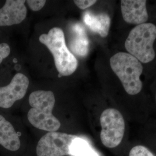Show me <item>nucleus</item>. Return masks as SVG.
<instances>
[{
	"instance_id": "nucleus-13",
	"label": "nucleus",
	"mask_w": 156,
	"mask_h": 156,
	"mask_svg": "<svg viewBox=\"0 0 156 156\" xmlns=\"http://www.w3.org/2000/svg\"><path fill=\"white\" fill-rule=\"evenodd\" d=\"M71 156H99L90 146L88 142L78 136L75 139L71 147Z\"/></svg>"
},
{
	"instance_id": "nucleus-8",
	"label": "nucleus",
	"mask_w": 156,
	"mask_h": 156,
	"mask_svg": "<svg viewBox=\"0 0 156 156\" xmlns=\"http://www.w3.org/2000/svg\"><path fill=\"white\" fill-rule=\"evenodd\" d=\"M24 0H7L0 9V26H11L20 24L27 16Z\"/></svg>"
},
{
	"instance_id": "nucleus-18",
	"label": "nucleus",
	"mask_w": 156,
	"mask_h": 156,
	"mask_svg": "<svg viewBox=\"0 0 156 156\" xmlns=\"http://www.w3.org/2000/svg\"></svg>"
},
{
	"instance_id": "nucleus-12",
	"label": "nucleus",
	"mask_w": 156,
	"mask_h": 156,
	"mask_svg": "<svg viewBox=\"0 0 156 156\" xmlns=\"http://www.w3.org/2000/svg\"><path fill=\"white\" fill-rule=\"evenodd\" d=\"M83 21L92 31L98 34L101 37L105 38L108 35L111 18L106 13L94 14L91 12H86L83 15Z\"/></svg>"
},
{
	"instance_id": "nucleus-7",
	"label": "nucleus",
	"mask_w": 156,
	"mask_h": 156,
	"mask_svg": "<svg viewBox=\"0 0 156 156\" xmlns=\"http://www.w3.org/2000/svg\"><path fill=\"white\" fill-rule=\"evenodd\" d=\"M28 78L22 73H17L10 83L0 87V108L8 109L17 101L25 96L29 86Z\"/></svg>"
},
{
	"instance_id": "nucleus-15",
	"label": "nucleus",
	"mask_w": 156,
	"mask_h": 156,
	"mask_svg": "<svg viewBox=\"0 0 156 156\" xmlns=\"http://www.w3.org/2000/svg\"><path fill=\"white\" fill-rule=\"evenodd\" d=\"M45 0H28L26 1L29 8L33 11H39L46 4Z\"/></svg>"
},
{
	"instance_id": "nucleus-14",
	"label": "nucleus",
	"mask_w": 156,
	"mask_h": 156,
	"mask_svg": "<svg viewBox=\"0 0 156 156\" xmlns=\"http://www.w3.org/2000/svg\"><path fill=\"white\" fill-rule=\"evenodd\" d=\"M129 156H154L144 146H136L131 149L129 151Z\"/></svg>"
},
{
	"instance_id": "nucleus-4",
	"label": "nucleus",
	"mask_w": 156,
	"mask_h": 156,
	"mask_svg": "<svg viewBox=\"0 0 156 156\" xmlns=\"http://www.w3.org/2000/svg\"><path fill=\"white\" fill-rule=\"evenodd\" d=\"M156 39V26L146 23L135 26L128 34L125 48L128 53L140 62L148 63L155 58L153 44Z\"/></svg>"
},
{
	"instance_id": "nucleus-5",
	"label": "nucleus",
	"mask_w": 156,
	"mask_h": 156,
	"mask_svg": "<svg viewBox=\"0 0 156 156\" xmlns=\"http://www.w3.org/2000/svg\"><path fill=\"white\" fill-rule=\"evenodd\" d=\"M100 123L102 144L108 148L120 145L125 131V122L121 113L114 108L106 109L101 115Z\"/></svg>"
},
{
	"instance_id": "nucleus-1",
	"label": "nucleus",
	"mask_w": 156,
	"mask_h": 156,
	"mask_svg": "<svg viewBox=\"0 0 156 156\" xmlns=\"http://www.w3.org/2000/svg\"><path fill=\"white\" fill-rule=\"evenodd\" d=\"M31 108L27 114L29 122L34 127L48 132L57 131L61 126L58 119L53 114L55 97L50 90H37L29 96Z\"/></svg>"
},
{
	"instance_id": "nucleus-2",
	"label": "nucleus",
	"mask_w": 156,
	"mask_h": 156,
	"mask_svg": "<svg viewBox=\"0 0 156 156\" xmlns=\"http://www.w3.org/2000/svg\"><path fill=\"white\" fill-rule=\"evenodd\" d=\"M39 40L53 56L56 69L60 75L67 76L75 72L78 67V60L68 48L62 29L53 27L48 33L42 34Z\"/></svg>"
},
{
	"instance_id": "nucleus-3",
	"label": "nucleus",
	"mask_w": 156,
	"mask_h": 156,
	"mask_svg": "<svg viewBox=\"0 0 156 156\" xmlns=\"http://www.w3.org/2000/svg\"><path fill=\"white\" fill-rule=\"evenodd\" d=\"M112 69L121 81L127 93L136 95L142 89L140 76L143 72L141 62L135 57L125 52H119L110 58Z\"/></svg>"
},
{
	"instance_id": "nucleus-17",
	"label": "nucleus",
	"mask_w": 156,
	"mask_h": 156,
	"mask_svg": "<svg viewBox=\"0 0 156 156\" xmlns=\"http://www.w3.org/2000/svg\"><path fill=\"white\" fill-rule=\"evenodd\" d=\"M10 46L6 43L0 44V64L2 61L10 55Z\"/></svg>"
},
{
	"instance_id": "nucleus-16",
	"label": "nucleus",
	"mask_w": 156,
	"mask_h": 156,
	"mask_svg": "<svg viewBox=\"0 0 156 156\" xmlns=\"http://www.w3.org/2000/svg\"><path fill=\"white\" fill-rule=\"evenodd\" d=\"M74 4L80 9H85L93 5L97 2L95 0H75Z\"/></svg>"
},
{
	"instance_id": "nucleus-11",
	"label": "nucleus",
	"mask_w": 156,
	"mask_h": 156,
	"mask_svg": "<svg viewBox=\"0 0 156 156\" xmlns=\"http://www.w3.org/2000/svg\"><path fill=\"white\" fill-rule=\"evenodd\" d=\"M0 145L6 149L18 151L21 145L19 136L11 123L0 115Z\"/></svg>"
},
{
	"instance_id": "nucleus-6",
	"label": "nucleus",
	"mask_w": 156,
	"mask_h": 156,
	"mask_svg": "<svg viewBox=\"0 0 156 156\" xmlns=\"http://www.w3.org/2000/svg\"><path fill=\"white\" fill-rule=\"evenodd\" d=\"M78 136L61 132H48L37 146V156H71V147Z\"/></svg>"
},
{
	"instance_id": "nucleus-9",
	"label": "nucleus",
	"mask_w": 156,
	"mask_h": 156,
	"mask_svg": "<svg viewBox=\"0 0 156 156\" xmlns=\"http://www.w3.org/2000/svg\"><path fill=\"white\" fill-rule=\"evenodd\" d=\"M146 0H122L121 11L124 20L127 23L140 25L148 20Z\"/></svg>"
},
{
	"instance_id": "nucleus-10",
	"label": "nucleus",
	"mask_w": 156,
	"mask_h": 156,
	"mask_svg": "<svg viewBox=\"0 0 156 156\" xmlns=\"http://www.w3.org/2000/svg\"><path fill=\"white\" fill-rule=\"evenodd\" d=\"M69 46L73 54L82 57L87 55L89 50V41L82 24L76 23L71 26Z\"/></svg>"
}]
</instances>
